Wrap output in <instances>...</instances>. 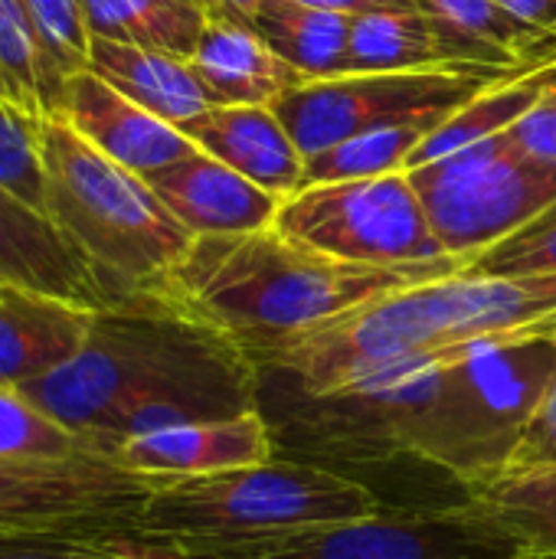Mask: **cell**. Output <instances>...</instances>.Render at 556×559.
<instances>
[{"label": "cell", "mask_w": 556, "mask_h": 559, "mask_svg": "<svg viewBox=\"0 0 556 559\" xmlns=\"http://www.w3.org/2000/svg\"><path fill=\"white\" fill-rule=\"evenodd\" d=\"M23 393L111 459L134 436L256 413L259 370L167 292H144L98 308L79 354Z\"/></svg>", "instance_id": "obj_1"}, {"label": "cell", "mask_w": 556, "mask_h": 559, "mask_svg": "<svg viewBox=\"0 0 556 559\" xmlns=\"http://www.w3.org/2000/svg\"><path fill=\"white\" fill-rule=\"evenodd\" d=\"M452 272H397L338 262L279 229L200 236L167 278V295L229 337L256 367L285 344L419 282Z\"/></svg>", "instance_id": "obj_2"}, {"label": "cell", "mask_w": 556, "mask_h": 559, "mask_svg": "<svg viewBox=\"0 0 556 559\" xmlns=\"http://www.w3.org/2000/svg\"><path fill=\"white\" fill-rule=\"evenodd\" d=\"M551 318H556V275L498 278L452 272L390 292L285 344L256 370H272L301 390H331L442 360L449 350L508 337Z\"/></svg>", "instance_id": "obj_3"}, {"label": "cell", "mask_w": 556, "mask_h": 559, "mask_svg": "<svg viewBox=\"0 0 556 559\" xmlns=\"http://www.w3.org/2000/svg\"><path fill=\"white\" fill-rule=\"evenodd\" d=\"M43 213L66 233L111 301L164 292L193 236L151 183L95 151L62 118L39 121Z\"/></svg>", "instance_id": "obj_4"}, {"label": "cell", "mask_w": 556, "mask_h": 559, "mask_svg": "<svg viewBox=\"0 0 556 559\" xmlns=\"http://www.w3.org/2000/svg\"><path fill=\"white\" fill-rule=\"evenodd\" d=\"M380 511V495L360 478L275 455L252 468L157 481L138 518V537L177 550H220Z\"/></svg>", "instance_id": "obj_5"}, {"label": "cell", "mask_w": 556, "mask_h": 559, "mask_svg": "<svg viewBox=\"0 0 556 559\" xmlns=\"http://www.w3.org/2000/svg\"><path fill=\"white\" fill-rule=\"evenodd\" d=\"M556 370V318L449 350L410 432V459L456 488L505 468Z\"/></svg>", "instance_id": "obj_6"}, {"label": "cell", "mask_w": 556, "mask_h": 559, "mask_svg": "<svg viewBox=\"0 0 556 559\" xmlns=\"http://www.w3.org/2000/svg\"><path fill=\"white\" fill-rule=\"evenodd\" d=\"M442 360L387 370L331 390H301L298 383L259 370V413L265 416L275 455L344 468H374L410 459V432L423 413Z\"/></svg>", "instance_id": "obj_7"}, {"label": "cell", "mask_w": 556, "mask_h": 559, "mask_svg": "<svg viewBox=\"0 0 556 559\" xmlns=\"http://www.w3.org/2000/svg\"><path fill=\"white\" fill-rule=\"evenodd\" d=\"M272 229L311 252L351 265L462 272V262L439 246L406 170L364 180L308 183L282 200Z\"/></svg>", "instance_id": "obj_8"}, {"label": "cell", "mask_w": 556, "mask_h": 559, "mask_svg": "<svg viewBox=\"0 0 556 559\" xmlns=\"http://www.w3.org/2000/svg\"><path fill=\"white\" fill-rule=\"evenodd\" d=\"M406 174L439 246L462 265L556 200V170L521 157L505 134Z\"/></svg>", "instance_id": "obj_9"}, {"label": "cell", "mask_w": 556, "mask_h": 559, "mask_svg": "<svg viewBox=\"0 0 556 559\" xmlns=\"http://www.w3.org/2000/svg\"><path fill=\"white\" fill-rule=\"evenodd\" d=\"M537 69V66H534ZM528 69L492 66H446L419 72H354L338 79H318L282 95L272 111L311 160L341 141L377 128L393 118L446 111L452 115L485 88Z\"/></svg>", "instance_id": "obj_10"}, {"label": "cell", "mask_w": 556, "mask_h": 559, "mask_svg": "<svg viewBox=\"0 0 556 559\" xmlns=\"http://www.w3.org/2000/svg\"><path fill=\"white\" fill-rule=\"evenodd\" d=\"M187 559H521L524 550L465 501L383 508L374 518L315 527L275 540L180 550Z\"/></svg>", "instance_id": "obj_11"}, {"label": "cell", "mask_w": 556, "mask_h": 559, "mask_svg": "<svg viewBox=\"0 0 556 559\" xmlns=\"http://www.w3.org/2000/svg\"><path fill=\"white\" fill-rule=\"evenodd\" d=\"M154 485L98 452L56 465H0V537H138Z\"/></svg>", "instance_id": "obj_12"}, {"label": "cell", "mask_w": 556, "mask_h": 559, "mask_svg": "<svg viewBox=\"0 0 556 559\" xmlns=\"http://www.w3.org/2000/svg\"><path fill=\"white\" fill-rule=\"evenodd\" d=\"M52 118H62L95 151L141 177L197 151V144L177 124H167L164 118L134 105L88 69L66 79Z\"/></svg>", "instance_id": "obj_13"}, {"label": "cell", "mask_w": 556, "mask_h": 559, "mask_svg": "<svg viewBox=\"0 0 556 559\" xmlns=\"http://www.w3.org/2000/svg\"><path fill=\"white\" fill-rule=\"evenodd\" d=\"M272 459L275 439L259 409L233 419H203L134 436L111 452L115 465L154 481L203 478L233 468L265 465Z\"/></svg>", "instance_id": "obj_14"}, {"label": "cell", "mask_w": 556, "mask_h": 559, "mask_svg": "<svg viewBox=\"0 0 556 559\" xmlns=\"http://www.w3.org/2000/svg\"><path fill=\"white\" fill-rule=\"evenodd\" d=\"M0 288L49 295L88 311L111 305L105 285L66 233L20 197L0 190Z\"/></svg>", "instance_id": "obj_15"}, {"label": "cell", "mask_w": 556, "mask_h": 559, "mask_svg": "<svg viewBox=\"0 0 556 559\" xmlns=\"http://www.w3.org/2000/svg\"><path fill=\"white\" fill-rule=\"evenodd\" d=\"M144 180L193 239L269 229L282 206V197L256 187L200 147L184 160L147 174Z\"/></svg>", "instance_id": "obj_16"}, {"label": "cell", "mask_w": 556, "mask_h": 559, "mask_svg": "<svg viewBox=\"0 0 556 559\" xmlns=\"http://www.w3.org/2000/svg\"><path fill=\"white\" fill-rule=\"evenodd\" d=\"M180 131L203 154L282 200L305 187V157L265 105H213Z\"/></svg>", "instance_id": "obj_17"}, {"label": "cell", "mask_w": 556, "mask_h": 559, "mask_svg": "<svg viewBox=\"0 0 556 559\" xmlns=\"http://www.w3.org/2000/svg\"><path fill=\"white\" fill-rule=\"evenodd\" d=\"M190 66L206 85L213 105L272 108L282 95L308 82L282 56H275L256 23H242L223 13H210Z\"/></svg>", "instance_id": "obj_18"}, {"label": "cell", "mask_w": 556, "mask_h": 559, "mask_svg": "<svg viewBox=\"0 0 556 559\" xmlns=\"http://www.w3.org/2000/svg\"><path fill=\"white\" fill-rule=\"evenodd\" d=\"M92 314L49 295L0 288V386L23 390L69 364L85 344Z\"/></svg>", "instance_id": "obj_19"}, {"label": "cell", "mask_w": 556, "mask_h": 559, "mask_svg": "<svg viewBox=\"0 0 556 559\" xmlns=\"http://www.w3.org/2000/svg\"><path fill=\"white\" fill-rule=\"evenodd\" d=\"M446 66H488V62L469 39L452 33L419 7L354 16L347 75L419 72V69H446Z\"/></svg>", "instance_id": "obj_20"}, {"label": "cell", "mask_w": 556, "mask_h": 559, "mask_svg": "<svg viewBox=\"0 0 556 559\" xmlns=\"http://www.w3.org/2000/svg\"><path fill=\"white\" fill-rule=\"evenodd\" d=\"M85 69L105 79L134 105L147 108L151 115L177 128H184L187 121L213 108V98L206 85L200 82V75L193 72L190 59H180L170 52L92 36Z\"/></svg>", "instance_id": "obj_21"}, {"label": "cell", "mask_w": 556, "mask_h": 559, "mask_svg": "<svg viewBox=\"0 0 556 559\" xmlns=\"http://www.w3.org/2000/svg\"><path fill=\"white\" fill-rule=\"evenodd\" d=\"M462 501L524 554L556 557V462L482 475L462 485Z\"/></svg>", "instance_id": "obj_22"}, {"label": "cell", "mask_w": 556, "mask_h": 559, "mask_svg": "<svg viewBox=\"0 0 556 559\" xmlns=\"http://www.w3.org/2000/svg\"><path fill=\"white\" fill-rule=\"evenodd\" d=\"M252 23L275 56H282L308 82L347 75L354 16L298 0H265Z\"/></svg>", "instance_id": "obj_23"}, {"label": "cell", "mask_w": 556, "mask_h": 559, "mask_svg": "<svg viewBox=\"0 0 556 559\" xmlns=\"http://www.w3.org/2000/svg\"><path fill=\"white\" fill-rule=\"evenodd\" d=\"M88 39H111L190 59L203 29V0H82Z\"/></svg>", "instance_id": "obj_24"}, {"label": "cell", "mask_w": 556, "mask_h": 559, "mask_svg": "<svg viewBox=\"0 0 556 559\" xmlns=\"http://www.w3.org/2000/svg\"><path fill=\"white\" fill-rule=\"evenodd\" d=\"M551 85H556V62L518 72L501 79L498 85L485 88L482 95H475L472 102H465L462 108H456L413 154L410 167H423L433 160H442L456 151H465L472 144H482L488 138L505 134Z\"/></svg>", "instance_id": "obj_25"}, {"label": "cell", "mask_w": 556, "mask_h": 559, "mask_svg": "<svg viewBox=\"0 0 556 559\" xmlns=\"http://www.w3.org/2000/svg\"><path fill=\"white\" fill-rule=\"evenodd\" d=\"M416 7L469 39L495 69H534L556 62V36L524 26L498 0H416Z\"/></svg>", "instance_id": "obj_26"}, {"label": "cell", "mask_w": 556, "mask_h": 559, "mask_svg": "<svg viewBox=\"0 0 556 559\" xmlns=\"http://www.w3.org/2000/svg\"><path fill=\"white\" fill-rule=\"evenodd\" d=\"M446 111L393 118L377 128H367L338 147L305 160V187L308 183H334V180H364L387 177L410 167L416 147L446 121Z\"/></svg>", "instance_id": "obj_27"}, {"label": "cell", "mask_w": 556, "mask_h": 559, "mask_svg": "<svg viewBox=\"0 0 556 559\" xmlns=\"http://www.w3.org/2000/svg\"><path fill=\"white\" fill-rule=\"evenodd\" d=\"M0 102L33 121L56 115L59 85L23 0H0Z\"/></svg>", "instance_id": "obj_28"}, {"label": "cell", "mask_w": 556, "mask_h": 559, "mask_svg": "<svg viewBox=\"0 0 556 559\" xmlns=\"http://www.w3.org/2000/svg\"><path fill=\"white\" fill-rule=\"evenodd\" d=\"M92 452L23 390L0 386V465H56Z\"/></svg>", "instance_id": "obj_29"}, {"label": "cell", "mask_w": 556, "mask_h": 559, "mask_svg": "<svg viewBox=\"0 0 556 559\" xmlns=\"http://www.w3.org/2000/svg\"><path fill=\"white\" fill-rule=\"evenodd\" d=\"M469 275H498V278H524V275H556V200L537 213L528 226L478 252L462 265Z\"/></svg>", "instance_id": "obj_30"}, {"label": "cell", "mask_w": 556, "mask_h": 559, "mask_svg": "<svg viewBox=\"0 0 556 559\" xmlns=\"http://www.w3.org/2000/svg\"><path fill=\"white\" fill-rule=\"evenodd\" d=\"M23 7L33 20L52 82L62 95L66 79L82 72L88 62V29L82 16V0H23Z\"/></svg>", "instance_id": "obj_31"}, {"label": "cell", "mask_w": 556, "mask_h": 559, "mask_svg": "<svg viewBox=\"0 0 556 559\" xmlns=\"http://www.w3.org/2000/svg\"><path fill=\"white\" fill-rule=\"evenodd\" d=\"M0 559H184V554L141 537H0Z\"/></svg>", "instance_id": "obj_32"}, {"label": "cell", "mask_w": 556, "mask_h": 559, "mask_svg": "<svg viewBox=\"0 0 556 559\" xmlns=\"http://www.w3.org/2000/svg\"><path fill=\"white\" fill-rule=\"evenodd\" d=\"M0 190L43 210L39 121L0 102Z\"/></svg>", "instance_id": "obj_33"}, {"label": "cell", "mask_w": 556, "mask_h": 559, "mask_svg": "<svg viewBox=\"0 0 556 559\" xmlns=\"http://www.w3.org/2000/svg\"><path fill=\"white\" fill-rule=\"evenodd\" d=\"M505 138L511 141V147L541 164L556 170V85H551L508 131Z\"/></svg>", "instance_id": "obj_34"}, {"label": "cell", "mask_w": 556, "mask_h": 559, "mask_svg": "<svg viewBox=\"0 0 556 559\" xmlns=\"http://www.w3.org/2000/svg\"><path fill=\"white\" fill-rule=\"evenodd\" d=\"M556 462V370L505 468H524V465H554Z\"/></svg>", "instance_id": "obj_35"}, {"label": "cell", "mask_w": 556, "mask_h": 559, "mask_svg": "<svg viewBox=\"0 0 556 559\" xmlns=\"http://www.w3.org/2000/svg\"><path fill=\"white\" fill-rule=\"evenodd\" d=\"M524 26L556 36V0H498Z\"/></svg>", "instance_id": "obj_36"}, {"label": "cell", "mask_w": 556, "mask_h": 559, "mask_svg": "<svg viewBox=\"0 0 556 559\" xmlns=\"http://www.w3.org/2000/svg\"><path fill=\"white\" fill-rule=\"evenodd\" d=\"M298 3H311V7H321V10H338V13H347V16L416 7V0H298Z\"/></svg>", "instance_id": "obj_37"}, {"label": "cell", "mask_w": 556, "mask_h": 559, "mask_svg": "<svg viewBox=\"0 0 556 559\" xmlns=\"http://www.w3.org/2000/svg\"><path fill=\"white\" fill-rule=\"evenodd\" d=\"M262 3H265V0H206V10H210V13L233 16V20H242V23H252Z\"/></svg>", "instance_id": "obj_38"}, {"label": "cell", "mask_w": 556, "mask_h": 559, "mask_svg": "<svg viewBox=\"0 0 556 559\" xmlns=\"http://www.w3.org/2000/svg\"><path fill=\"white\" fill-rule=\"evenodd\" d=\"M521 559H556V557H534V554H524Z\"/></svg>", "instance_id": "obj_39"}, {"label": "cell", "mask_w": 556, "mask_h": 559, "mask_svg": "<svg viewBox=\"0 0 556 559\" xmlns=\"http://www.w3.org/2000/svg\"><path fill=\"white\" fill-rule=\"evenodd\" d=\"M174 550H177V547H174ZM184 559H187V557H184Z\"/></svg>", "instance_id": "obj_40"}, {"label": "cell", "mask_w": 556, "mask_h": 559, "mask_svg": "<svg viewBox=\"0 0 556 559\" xmlns=\"http://www.w3.org/2000/svg\"><path fill=\"white\" fill-rule=\"evenodd\" d=\"M203 3H206V0H203Z\"/></svg>", "instance_id": "obj_41"}]
</instances>
